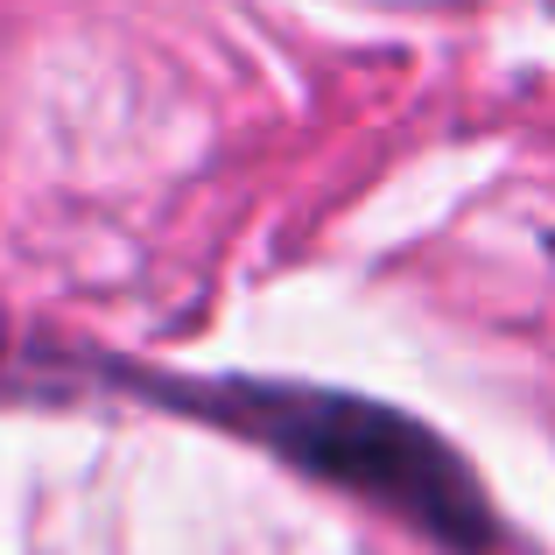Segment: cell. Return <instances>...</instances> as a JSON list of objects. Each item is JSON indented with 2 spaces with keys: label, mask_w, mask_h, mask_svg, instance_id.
<instances>
[{
  "label": "cell",
  "mask_w": 555,
  "mask_h": 555,
  "mask_svg": "<svg viewBox=\"0 0 555 555\" xmlns=\"http://www.w3.org/2000/svg\"><path fill=\"white\" fill-rule=\"evenodd\" d=\"M177 401L268 443L274 457L401 514L408 528H422L429 542L457 555L500 548L492 506L472 486V472L393 408L352 401V393H317V387H177Z\"/></svg>",
  "instance_id": "cell-1"
}]
</instances>
